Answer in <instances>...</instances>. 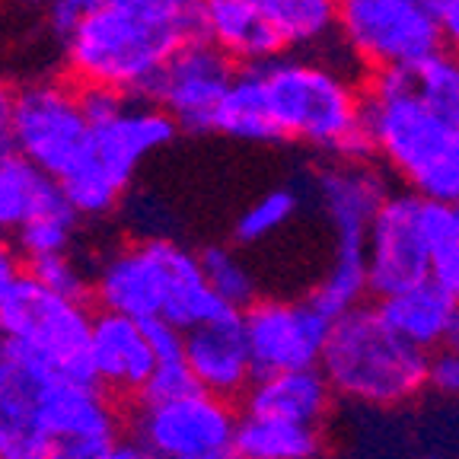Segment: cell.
Segmentation results:
<instances>
[{"label":"cell","mask_w":459,"mask_h":459,"mask_svg":"<svg viewBox=\"0 0 459 459\" xmlns=\"http://www.w3.org/2000/svg\"><path fill=\"white\" fill-rule=\"evenodd\" d=\"M428 389L444 399H459V344L446 342L428 354Z\"/></svg>","instance_id":"obj_34"},{"label":"cell","mask_w":459,"mask_h":459,"mask_svg":"<svg viewBox=\"0 0 459 459\" xmlns=\"http://www.w3.org/2000/svg\"><path fill=\"white\" fill-rule=\"evenodd\" d=\"M204 39L237 65H265L284 55L287 42L255 0H204Z\"/></svg>","instance_id":"obj_20"},{"label":"cell","mask_w":459,"mask_h":459,"mask_svg":"<svg viewBox=\"0 0 459 459\" xmlns=\"http://www.w3.org/2000/svg\"><path fill=\"white\" fill-rule=\"evenodd\" d=\"M10 96H13V93H10L7 86L0 83V115H7V112H10Z\"/></svg>","instance_id":"obj_43"},{"label":"cell","mask_w":459,"mask_h":459,"mask_svg":"<svg viewBox=\"0 0 459 459\" xmlns=\"http://www.w3.org/2000/svg\"><path fill=\"white\" fill-rule=\"evenodd\" d=\"M57 373L0 338V459H48L55 430L48 421V393Z\"/></svg>","instance_id":"obj_10"},{"label":"cell","mask_w":459,"mask_h":459,"mask_svg":"<svg viewBox=\"0 0 459 459\" xmlns=\"http://www.w3.org/2000/svg\"><path fill=\"white\" fill-rule=\"evenodd\" d=\"M319 367L338 399L367 409H399L428 389V351L405 342L377 303L338 316Z\"/></svg>","instance_id":"obj_5"},{"label":"cell","mask_w":459,"mask_h":459,"mask_svg":"<svg viewBox=\"0 0 459 459\" xmlns=\"http://www.w3.org/2000/svg\"><path fill=\"white\" fill-rule=\"evenodd\" d=\"M186 360L201 389L223 399H243L255 380L243 309H223L214 319L186 329Z\"/></svg>","instance_id":"obj_15"},{"label":"cell","mask_w":459,"mask_h":459,"mask_svg":"<svg viewBox=\"0 0 459 459\" xmlns=\"http://www.w3.org/2000/svg\"><path fill=\"white\" fill-rule=\"evenodd\" d=\"M45 287H51L55 294H65L71 300H86L93 297V281L86 278V272L80 268L77 258H71V252H51V255L29 258V268Z\"/></svg>","instance_id":"obj_32"},{"label":"cell","mask_w":459,"mask_h":459,"mask_svg":"<svg viewBox=\"0 0 459 459\" xmlns=\"http://www.w3.org/2000/svg\"><path fill=\"white\" fill-rule=\"evenodd\" d=\"M188 459H237V453L227 450V453H204V456H188Z\"/></svg>","instance_id":"obj_45"},{"label":"cell","mask_w":459,"mask_h":459,"mask_svg":"<svg viewBox=\"0 0 459 459\" xmlns=\"http://www.w3.org/2000/svg\"><path fill=\"white\" fill-rule=\"evenodd\" d=\"M195 39H204V0H102L65 39V61L80 86L141 100L160 67Z\"/></svg>","instance_id":"obj_1"},{"label":"cell","mask_w":459,"mask_h":459,"mask_svg":"<svg viewBox=\"0 0 459 459\" xmlns=\"http://www.w3.org/2000/svg\"><path fill=\"white\" fill-rule=\"evenodd\" d=\"M80 16H83V10L71 7V4H65V0H55V7L48 10L51 32H55L57 39H67L74 32V26L80 22Z\"/></svg>","instance_id":"obj_40"},{"label":"cell","mask_w":459,"mask_h":459,"mask_svg":"<svg viewBox=\"0 0 459 459\" xmlns=\"http://www.w3.org/2000/svg\"><path fill=\"white\" fill-rule=\"evenodd\" d=\"M370 153L421 198L459 201V125L418 93L411 71H373L364 86Z\"/></svg>","instance_id":"obj_2"},{"label":"cell","mask_w":459,"mask_h":459,"mask_svg":"<svg viewBox=\"0 0 459 459\" xmlns=\"http://www.w3.org/2000/svg\"><path fill=\"white\" fill-rule=\"evenodd\" d=\"M106 459H157V456H153V453L147 450L141 440H134V437L122 440V437H118L112 444V450H108Z\"/></svg>","instance_id":"obj_41"},{"label":"cell","mask_w":459,"mask_h":459,"mask_svg":"<svg viewBox=\"0 0 459 459\" xmlns=\"http://www.w3.org/2000/svg\"><path fill=\"white\" fill-rule=\"evenodd\" d=\"M233 453L237 459H316L323 453V434L316 424L239 415Z\"/></svg>","instance_id":"obj_22"},{"label":"cell","mask_w":459,"mask_h":459,"mask_svg":"<svg viewBox=\"0 0 459 459\" xmlns=\"http://www.w3.org/2000/svg\"><path fill=\"white\" fill-rule=\"evenodd\" d=\"M300 211V195L294 188H272L262 198H255L249 208L239 214L237 227H233V239L239 246H255L262 239L274 237L287 223L294 221Z\"/></svg>","instance_id":"obj_30"},{"label":"cell","mask_w":459,"mask_h":459,"mask_svg":"<svg viewBox=\"0 0 459 459\" xmlns=\"http://www.w3.org/2000/svg\"><path fill=\"white\" fill-rule=\"evenodd\" d=\"M65 4H71V7H77V10H93V7H100L102 0H65Z\"/></svg>","instance_id":"obj_44"},{"label":"cell","mask_w":459,"mask_h":459,"mask_svg":"<svg viewBox=\"0 0 459 459\" xmlns=\"http://www.w3.org/2000/svg\"><path fill=\"white\" fill-rule=\"evenodd\" d=\"M370 294V281H367V255H344L335 252L325 268V274L319 278V284L313 287L309 300L323 309L329 319H338L348 309L360 307L364 297Z\"/></svg>","instance_id":"obj_26"},{"label":"cell","mask_w":459,"mask_h":459,"mask_svg":"<svg viewBox=\"0 0 459 459\" xmlns=\"http://www.w3.org/2000/svg\"><path fill=\"white\" fill-rule=\"evenodd\" d=\"M335 39L367 74L415 71L444 51L430 0H338Z\"/></svg>","instance_id":"obj_7"},{"label":"cell","mask_w":459,"mask_h":459,"mask_svg":"<svg viewBox=\"0 0 459 459\" xmlns=\"http://www.w3.org/2000/svg\"><path fill=\"white\" fill-rule=\"evenodd\" d=\"M415 459H444V456H434V453H424V456H415Z\"/></svg>","instance_id":"obj_47"},{"label":"cell","mask_w":459,"mask_h":459,"mask_svg":"<svg viewBox=\"0 0 459 459\" xmlns=\"http://www.w3.org/2000/svg\"><path fill=\"white\" fill-rule=\"evenodd\" d=\"M16 137H13V128H10V112L0 115V163L10 157H16Z\"/></svg>","instance_id":"obj_42"},{"label":"cell","mask_w":459,"mask_h":459,"mask_svg":"<svg viewBox=\"0 0 459 459\" xmlns=\"http://www.w3.org/2000/svg\"><path fill=\"white\" fill-rule=\"evenodd\" d=\"M65 201L67 195L61 182L29 163L22 153L0 163V233H16L26 217Z\"/></svg>","instance_id":"obj_23"},{"label":"cell","mask_w":459,"mask_h":459,"mask_svg":"<svg viewBox=\"0 0 459 459\" xmlns=\"http://www.w3.org/2000/svg\"><path fill=\"white\" fill-rule=\"evenodd\" d=\"M93 316L86 300L55 294L32 272H22L0 303V338L22 344L61 380L96 383L90 360Z\"/></svg>","instance_id":"obj_6"},{"label":"cell","mask_w":459,"mask_h":459,"mask_svg":"<svg viewBox=\"0 0 459 459\" xmlns=\"http://www.w3.org/2000/svg\"><path fill=\"white\" fill-rule=\"evenodd\" d=\"M430 243L421 223V195L389 192L367 233V281L370 297H389L395 290L430 278Z\"/></svg>","instance_id":"obj_12"},{"label":"cell","mask_w":459,"mask_h":459,"mask_svg":"<svg viewBox=\"0 0 459 459\" xmlns=\"http://www.w3.org/2000/svg\"><path fill=\"white\" fill-rule=\"evenodd\" d=\"M143 332L151 338V348L160 360H182L186 358V329H179L176 323L163 319V316H153V319H143Z\"/></svg>","instance_id":"obj_35"},{"label":"cell","mask_w":459,"mask_h":459,"mask_svg":"<svg viewBox=\"0 0 459 459\" xmlns=\"http://www.w3.org/2000/svg\"><path fill=\"white\" fill-rule=\"evenodd\" d=\"M456 214H459V201H456Z\"/></svg>","instance_id":"obj_49"},{"label":"cell","mask_w":459,"mask_h":459,"mask_svg":"<svg viewBox=\"0 0 459 459\" xmlns=\"http://www.w3.org/2000/svg\"><path fill=\"white\" fill-rule=\"evenodd\" d=\"M453 342L459 344V309H456V325H453Z\"/></svg>","instance_id":"obj_46"},{"label":"cell","mask_w":459,"mask_h":459,"mask_svg":"<svg viewBox=\"0 0 459 459\" xmlns=\"http://www.w3.org/2000/svg\"><path fill=\"white\" fill-rule=\"evenodd\" d=\"M80 221L83 217L71 208V201H65V204H55V208L36 211L32 217H26L22 227L13 233V243L26 262L39 255H51V252H67Z\"/></svg>","instance_id":"obj_28"},{"label":"cell","mask_w":459,"mask_h":459,"mask_svg":"<svg viewBox=\"0 0 459 459\" xmlns=\"http://www.w3.org/2000/svg\"><path fill=\"white\" fill-rule=\"evenodd\" d=\"M258 373L319 367L332 323L313 300H255L243 309Z\"/></svg>","instance_id":"obj_13"},{"label":"cell","mask_w":459,"mask_h":459,"mask_svg":"<svg viewBox=\"0 0 459 459\" xmlns=\"http://www.w3.org/2000/svg\"><path fill=\"white\" fill-rule=\"evenodd\" d=\"M383 319L399 332L405 342H411L421 351H434L440 344L453 342V325H456L459 297L450 294L440 281L424 278L418 284L395 290L377 300Z\"/></svg>","instance_id":"obj_19"},{"label":"cell","mask_w":459,"mask_h":459,"mask_svg":"<svg viewBox=\"0 0 459 459\" xmlns=\"http://www.w3.org/2000/svg\"><path fill=\"white\" fill-rule=\"evenodd\" d=\"M198 386V380H195L192 367H188V360H160L157 367H153L151 380H147V386L141 389V395H137L134 402H141V405H151V402H166V399H176V395L182 393H192V389Z\"/></svg>","instance_id":"obj_33"},{"label":"cell","mask_w":459,"mask_h":459,"mask_svg":"<svg viewBox=\"0 0 459 459\" xmlns=\"http://www.w3.org/2000/svg\"><path fill=\"white\" fill-rule=\"evenodd\" d=\"M332 399L335 393L325 380L323 367H303V370L258 373L239 402H243V415H272L319 428L329 415Z\"/></svg>","instance_id":"obj_18"},{"label":"cell","mask_w":459,"mask_h":459,"mask_svg":"<svg viewBox=\"0 0 459 459\" xmlns=\"http://www.w3.org/2000/svg\"><path fill=\"white\" fill-rule=\"evenodd\" d=\"M61 188H65L67 201H71V208L77 211L80 217L86 221H100V217H108L115 208H118V201H122L125 188L96 163L90 153L74 166L67 176H61Z\"/></svg>","instance_id":"obj_27"},{"label":"cell","mask_w":459,"mask_h":459,"mask_svg":"<svg viewBox=\"0 0 459 459\" xmlns=\"http://www.w3.org/2000/svg\"><path fill=\"white\" fill-rule=\"evenodd\" d=\"M48 421L57 437H122V418L106 386L83 380H61L48 393Z\"/></svg>","instance_id":"obj_21"},{"label":"cell","mask_w":459,"mask_h":459,"mask_svg":"<svg viewBox=\"0 0 459 459\" xmlns=\"http://www.w3.org/2000/svg\"><path fill=\"white\" fill-rule=\"evenodd\" d=\"M125 4H137V0H125Z\"/></svg>","instance_id":"obj_48"},{"label":"cell","mask_w":459,"mask_h":459,"mask_svg":"<svg viewBox=\"0 0 459 459\" xmlns=\"http://www.w3.org/2000/svg\"><path fill=\"white\" fill-rule=\"evenodd\" d=\"M93 300L100 309L125 313L141 323L163 316L179 329L233 309L208 284L201 255L163 237L115 249L93 278Z\"/></svg>","instance_id":"obj_4"},{"label":"cell","mask_w":459,"mask_h":459,"mask_svg":"<svg viewBox=\"0 0 459 459\" xmlns=\"http://www.w3.org/2000/svg\"><path fill=\"white\" fill-rule=\"evenodd\" d=\"M237 424L239 415L233 402L195 386L192 393L166 402H137L131 437L141 440L157 459H188L233 450Z\"/></svg>","instance_id":"obj_9"},{"label":"cell","mask_w":459,"mask_h":459,"mask_svg":"<svg viewBox=\"0 0 459 459\" xmlns=\"http://www.w3.org/2000/svg\"><path fill=\"white\" fill-rule=\"evenodd\" d=\"M214 131L233 137V141H249V143L278 141V131H274L272 118H268L265 100H262L255 67H243L237 74L230 93L223 96L221 108L214 115Z\"/></svg>","instance_id":"obj_24"},{"label":"cell","mask_w":459,"mask_h":459,"mask_svg":"<svg viewBox=\"0 0 459 459\" xmlns=\"http://www.w3.org/2000/svg\"><path fill=\"white\" fill-rule=\"evenodd\" d=\"M237 74V61L227 51L217 48L211 39H195L160 67L141 100L163 106L182 131L204 134L214 131V115Z\"/></svg>","instance_id":"obj_11"},{"label":"cell","mask_w":459,"mask_h":459,"mask_svg":"<svg viewBox=\"0 0 459 459\" xmlns=\"http://www.w3.org/2000/svg\"><path fill=\"white\" fill-rule=\"evenodd\" d=\"M198 255H201V268H204V278H208V284L214 287V294L227 307L246 309L249 303L258 300L255 274L246 268V262L230 246H208Z\"/></svg>","instance_id":"obj_29"},{"label":"cell","mask_w":459,"mask_h":459,"mask_svg":"<svg viewBox=\"0 0 459 459\" xmlns=\"http://www.w3.org/2000/svg\"><path fill=\"white\" fill-rule=\"evenodd\" d=\"M418 93L428 100L434 112H440L446 122L459 125V57L450 51H437L434 57L421 61L411 71Z\"/></svg>","instance_id":"obj_31"},{"label":"cell","mask_w":459,"mask_h":459,"mask_svg":"<svg viewBox=\"0 0 459 459\" xmlns=\"http://www.w3.org/2000/svg\"><path fill=\"white\" fill-rule=\"evenodd\" d=\"M319 208L335 233V252L367 255V233L386 201V172L373 160H332L316 176Z\"/></svg>","instance_id":"obj_14"},{"label":"cell","mask_w":459,"mask_h":459,"mask_svg":"<svg viewBox=\"0 0 459 459\" xmlns=\"http://www.w3.org/2000/svg\"><path fill=\"white\" fill-rule=\"evenodd\" d=\"M112 444L108 437H57L48 459H106Z\"/></svg>","instance_id":"obj_37"},{"label":"cell","mask_w":459,"mask_h":459,"mask_svg":"<svg viewBox=\"0 0 459 459\" xmlns=\"http://www.w3.org/2000/svg\"><path fill=\"white\" fill-rule=\"evenodd\" d=\"M179 122L163 106L147 100H131L115 118L93 125L90 157L102 166L122 188L131 186L137 166L151 153L163 151L179 134Z\"/></svg>","instance_id":"obj_16"},{"label":"cell","mask_w":459,"mask_h":459,"mask_svg":"<svg viewBox=\"0 0 459 459\" xmlns=\"http://www.w3.org/2000/svg\"><path fill=\"white\" fill-rule=\"evenodd\" d=\"M287 48H319L335 39L338 0H255Z\"/></svg>","instance_id":"obj_25"},{"label":"cell","mask_w":459,"mask_h":459,"mask_svg":"<svg viewBox=\"0 0 459 459\" xmlns=\"http://www.w3.org/2000/svg\"><path fill=\"white\" fill-rule=\"evenodd\" d=\"M20 249L16 243H10L7 233H0V303L10 294V287L16 284V278L22 274V262H20Z\"/></svg>","instance_id":"obj_38"},{"label":"cell","mask_w":459,"mask_h":459,"mask_svg":"<svg viewBox=\"0 0 459 459\" xmlns=\"http://www.w3.org/2000/svg\"><path fill=\"white\" fill-rule=\"evenodd\" d=\"M440 20V36H444V51L459 57V0H434Z\"/></svg>","instance_id":"obj_39"},{"label":"cell","mask_w":459,"mask_h":459,"mask_svg":"<svg viewBox=\"0 0 459 459\" xmlns=\"http://www.w3.org/2000/svg\"><path fill=\"white\" fill-rule=\"evenodd\" d=\"M255 67L278 141L307 143L332 160H373L364 90L332 61L272 57Z\"/></svg>","instance_id":"obj_3"},{"label":"cell","mask_w":459,"mask_h":459,"mask_svg":"<svg viewBox=\"0 0 459 459\" xmlns=\"http://www.w3.org/2000/svg\"><path fill=\"white\" fill-rule=\"evenodd\" d=\"M80 102H83V112L90 118V125H102L122 112L128 96L112 90V86H80Z\"/></svg>","instance_id":"obj_36"},{"label":"cell","mask_w":459,"mask_h":459,"mask_svg":"<svg viewBox=\"0 0 459 459\" xmlns=\"http://www.w3.org/2000/svg\"><path fill=\"white\" fill-rule=\"evenodd\" d=\"M90 360H93L96 383L125 399H137L157 367V354L141 319L112 313V309H100L93 316Z\"/></svg>","instance_id":"obj_17"},{"label":"cell","mask_w":459,"mask_h":459,"mask_svg":"<svg viewBox=\"0 0 459 459\" xmlns=\"http://www.w3.org/2000/svg\"><path fill=\"white\" fill-rule=\"evenodd\" d=\"M10 128L16 151L61 179L90 153L93 125L80 102V86L61 80H36L22 83L10 96Z\"/></svg>","instance_id":"obj_8"}]
</instances>
